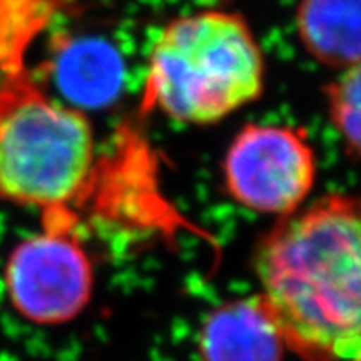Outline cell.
<instances>
[{"label": "cell", "instance_id": "obj_4", "mask_svg": "<svg viewBox=\"0 0 361 361\" xmlns=\"http://www.w3.org/2000/svg\"><path fill=\"white\" fill-rule=\"evenodd\" d=\"M315 176L314 147L302 129L291 126H245L224 159L227 194L257 214L284 218L299 210Z\"/></svg>", "mask_w": 361, "mask_h": 361}, {"label": "cell", "instance_id": "obj_8", "mask_svg": "<svg viewBox=\"0 0 361 361\" xmlns=\"http://www.w3.org/2000/svg\"><path fill=\"white\" fill-rule=\"evenodd\" d=\"M54 65L61 89L85 104L107 100L118 85L122 72L113 47L102 39L90 37L65 41Z\"/></svg>", "mask_w": 361, "mask_h": 361}, {"label": "cell", "instance_id": "obj_5", "mask_svg": "<svg viewBox=\"0 0 361 361\" xmlns=\"http://www.w3.org/2000/svg\"><path fill=\"white\" fill-rule=\"evenodd\" d=\"M4 286L20 317L37 324H65L87 308L94 290L92 262L76 228L43 225L10 252Z\"/></svg>", "mask_w": 361, "mask_h": 361}, {"label": "cell", "instance_id": "obj_3", "mask_svg": "<svg viewBox=\"0 0 361 361\" xmlns=\"http://www.w3.org/2000/svg\"><path fill=\"white\" fill-rule=\"evenodd\" d=\"M266 61L243 17L207 10L161 30L149 54L146 107L192 126L216 124L260 98Z\"/></svg>", "mask_w": 361, "mask_h": 361}, {"label": "cell", "instance_id": "obj_10", "mask_svg": "<svg viewBox=\"0 0 361 361\" xmlns=\"http://www.w3.org/2000/svg\"><path fill=\"white\" fill-rule=\"evenodd\" d=\"M356 361H360V360H356Z\"/></svg>", "mask_w": 361, "mask_h": 361}, {"label": "cell", "instance_id": "obj_1", "mask_svg": "<svg viewBox=\"0 0 361 361\" xmlns=\"http://www.w3.org/2000/svg\"><path fill=\"white\" fill-rule=\"evenodd\" d=\"M257 299L302 361H356L361 350L360 201L328 194L279 219L258 243Z\"/></svg>", "mask_w": 361, "mask_h": 361}, {"label": "cell", "instance_id": "obj_9", "mask_svg": "<svg viewBox=\"0 0 361 361\" xmlns=\"http://www.w3.org/2000/svg\"><path fill=\"white\" fill-rule=\"evenodd\" d=\"M361 74L360 67L339 72L338 80L326 87V104L330 113V122L345 142L347 155L352 159L360 153L361 118Z\"/></svg>", "mask_w": 361, "mask_h": 361}, {"label": "cell", "instance_id": "obj_2", "mask_svg": "<svg viewBox=\"0 0 361 361\" xmlns=\"http://www.w3.org/2000/svg\"><path fill=\"white\" fill-rule=\"evenodd\" d=\"M50 10V0H0V197L37 209L43 225L76 228L96 180L94 131L26 63Z\"/></svg>", "mask_w": 361, "mask_h": 361}, {"label": "cell", "instance_id": "obj_6", "mask_svg": "<svg viewBox=\"0 0 361 361\" xmlns=\"http://www.w3.org/2000/svg\"><path fill=\"white\" fill-rule=\"evenodd\" d=\"M197 350L201 361H282L286 347L255 295L228 300L204 319Z\"/></svg>", "mask_w": 361, "mask_h": 361}, {"label": "cell", "instance_id": "obj_7", "mask_svg": "<svg viewBox=\"0 0 361 361\" xmlns=\"http://www.w3.org/2000/svg\"><path fill=\"white\" fill-rule=\"evenodd\" d=\"M360 0H300L297 32L315 61L343 72L360 67Z\"/></svg>", "mask_w": 361, "mask_h": 361}]
</instances>
